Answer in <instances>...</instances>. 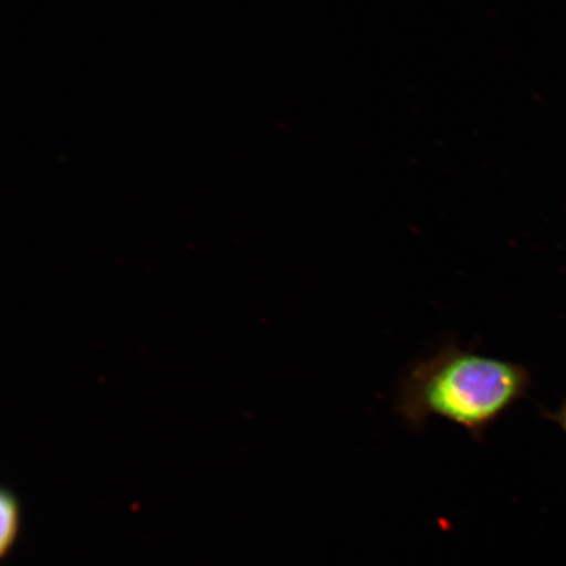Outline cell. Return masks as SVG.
Listing matches in <instances>:
<instances>
[{
    "instance_id": "7a4b0ae2",
    "label": "cell",
    "mask_w": 566,
    "mask_h": 566,
    "mask_svg": "<svg viewBox=\"0 0 566 566\" xmlns=\"http://www.w3.org/2000/svg\"><path fill=\"white\" fill-rule=\"evenodd\" d=\"M0 556L6 557L15 544L20 531V505L15 495L3 491L0 495Z\"/></svg>"
},
{
    "instance_id": "6da1fadb",
    "label": "cell",
    "mask_w": 566,
    "mask_h": 566,
    "mask_svg": "<svg viewBox=\"0 0 566 566\" xmlns=\"http://www.w3.org/2000/svg\"><path fill=\"white\" fill-rule=\"evenodd\" d=\"M531 386L527 367L449 342L409 366L396 391L395 410L413 430L438 417L480 441L526 398Z\"/></svg>"
},
{
    "instance_id": "3957f363",
    "label": "cell",
    "mask_w": 566,
    "mask_h": 566,
    "mask_svg": "<svg viewBox=\"0 0 566 566\" xmlns=\"http://www.w3.org/2000/svg\"><path fill=\"white\" fill-rule=\"evenodd\" d=\"M544 417H547L549 421L555 422L566 434V399L555 410H546V412H544Z\"/></svg>"
}]
</instances>
